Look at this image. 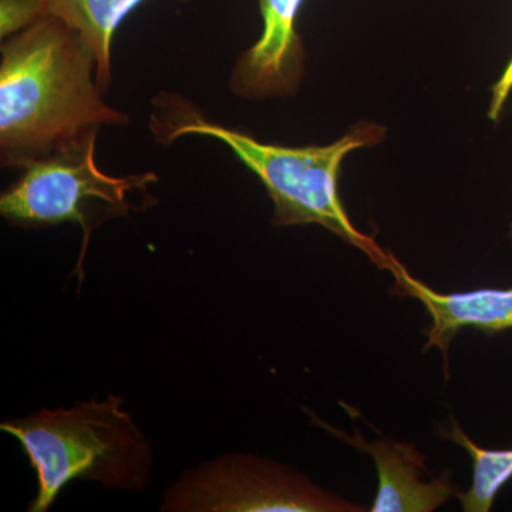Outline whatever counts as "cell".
I'll list each match as a JSON object with an SVG mask.
<instances>
[{
  "label": "cell",
  "instance_id": "9c48e42d",
  "mask_svg": "<svg viewBox=\"0 0 512 512\" xmlns=\"http://www.w3.org/2000/svg\"><path fill=\"white\" fill-rule=\"evenodd\" d=\"M144 0H45L47 16H56L76 30L96 57L101 94L111 86V43L123 20ZM188 2V0H177Z\"/></svg>",
  "mask_w": 512,
  "mask_h": 512
},
{
  "label": "cell",
  "instance_id": "7a4b0ae2",
  "mask_svg": "<svg viewBox=\"0 0 512 512\" xmlns=\"http://www.w3.org/2000/svg\"><path fill=\"white\" fill-rule=\"evenodd\" d=\"M123 404V397L110 394L0 424V430L19 441L36 473L37 493L29 512L49 510L74 480L128 493L146 491L153 446Z\"/></svg>",
  "mask_w": 512,
  "mask_h": 512
},
{
  "label": "cell",
  "instance_id": "4fadbf2b",
  "mask_svg": "<svg viewBox=\"0 0 512 512\" xmlns=\"http://www.w3.org/2000/svg\"><path fill=\"white\" fill-rule=\"evenodd\" d=\"M510 238L512 239V225H511V228H510Z\"/></svg>",
  "mask_w": 512,
  "mask_h": 512
},
{
  "label": "cell",
  "instance_id": "ba28073f",
  "mask_svg": "<svg viewBox=\"0 0 512 512\" xmlns=\"http://www.w3.org/2000/svg\"><path fill=\"white\" fill-rule=\"evenodd\" d=\"M311 419L336 439L369 454L375 461L379 485L370 511L433 512L457 495V488L448 471L429 483L423 481L427 473L426 457L412 443L390 437H382L370 443L357 426L352 436L320 420L316 414H311Z\"/></svg>",
  "mask_w": 512,
  "mask_h": 512
},
{
  "label": "cell",
  "instance_id": "8992f818",
  "mask_svg": "<svg viewBox=\"0 0 512 512\" xmlns=\"http://www.w3.org/2000/svg\"><path fill=\"white\" fill-rule=\"evenodd\" d=\"M305 0H259L264 30L251 49L239 57L231 89L245 99L288 97L298 92L305 76V49L296 19Z\"/></svg>",
  "mask_w": 512,
  "mask_h": 512
},
{
  "label": "cell",
  "instance_id": "8fae6325",
  "mask_svg": "<svg viewBox=\"0 0 512 512\" xmlns=\"http://www.w3.org/2000/svg\"><path fill=\"white\" fill-rule=\"evenodd\" d=\"M46 16L45 0H0V36L6 39Z\"/></svg>",
  "mask_w": 512,
  "mask_h": 512
},
{
  "label": "cell",
  "instance_id": "6da1fadb",
  "mask_svg": "<svg viewBox=\"0 0 512 512\" xmlns=\"http://www.w3.org/2000/svg\"><path fill=\"white\" fill-rule=\"evenodd\" d=\"M0 60V156L23 165L77 143L128 116L104 103L96 57L56 16L6 37Z\"/></svg>",
  "mask_w": 512,
  "mask_h": 512
},
{
  "label": "cell",
  "instance_id": "52a82bcc",
  "mask_svg": "<svg viewBox=\"0 0 512 512\" xmlns=\"http://www.w3.org/2000/svg\"><path fill=\"white\" fill-rule=\"evenodd\" d=\"M386 271L393 275L390 288L393 295L417 299L426 309L431 322L424 330L427 338L424 348H437L443 353L446 373L448 350L460 330L473 328L494 335L512 329V286L440 293L414 278L393 254Z\"/></svg>",
  "mask_w": 512,
  "mask_h": 512
},
{
  "label": "cell",
  "instance_id": "5b68a950",
  "mask_svg": "<svg viewBox=\"0 0 512 512\" xmlns=\"http://www.w3.org/2000/svg\"><path fill=\"white\" fill-rule=\"evenodd\" d=\"M165 512H363L295 468L254 454H225L190 468L165 490Z\"/></svg>",
  "mask_w": 512,
  "mask_h": 512
},
{
  "label": "cell",
  "instance_id": "3957f363",
  "mask_svg": "<svg viewBox=\"0 0 512 512\" xmlns=\"http://www.w3.org/2000/svg\"><path fill=\"white\" fill-rule=\"evenodd\" d=\"M164 143L198 134L221 141L249 171L259 178L274 202L272 222L278 227L320 225L363 252L380 269L389 264L375 239L353 225L339 195L343 160L357 148L376 146L383 141L386 127L360 121L348 133L328 146L285 147L266 144L241 130L220 126L188 114L181 123H161Z\"/></svg>",
  "mask_w": 512,
  "mask_h": 512
},
{
  "label": "cell",
  "instance_id": "7c38bea8",
  "mask_svg": "<svg viewBox=\"0 0 512 512\" xmlns=\"http://www.w3.org/2000/svg\"><path fill=\"white\" fill-rule=\"evenodd\" d=\"M512 92V57L508 66L505 67L504 73L501 74L500 80L495 83L493 87V97H491L490 110H488V117L490 120L497 123L500 120L501 113L505 106V101L508 100Z\"/></svg>",
  "mask_w": 512,
  "mask_h": 512
},
{
  "label": "cell",
  "instance_id": "30bf717a",
  "mask_svg": "<svg viewBox=\"0 0 512 512\" xmlns=\"http://www.w3.org/2000/svg\"><path fill=\"white\" fill-rule=\"evenodd\" d=\"M451 426L441 427V439L451 441L466 450L473 461V480L470 488L457 494L464 512H488L495 498L512 480V448L491 450L474 443L461 429L458 421L451 417Z\"/></svg>",
  "mask_w": 512,
  "mask_h": 512
},
{
  "label": "cell",
  "instance_id": "277c9868",
  "mask_svg": "<svg viewBox=\"0 0 512 512\" xmlns=\"http://www.w3.org/2000/svg\"><path fill=\"white\" fill-rule=\"evenodd\" d=\"M97 134L23 165L18 181L0 197V214L10 224L19 227L79 224L83 248L77 271H82L93 229L134 210L128 195L146 191L148 185L158 180L154 173L127 177L103 173L96 163Z\"/></svg>",
  "mask_w": 512,
  "mask_h": 512
}]
</instances>
